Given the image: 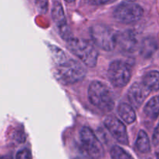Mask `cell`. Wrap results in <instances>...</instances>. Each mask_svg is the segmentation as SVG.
<instances>
[{"instance_id":"cell-21","label":"cell","mask_w":159,"mask_h":159,"mask_svg":"<svg viewBox=\"0 0 159 159\" xmlns=\"http://www.w3.org/2000/svg\"><path fill=\"white\" fill-rule=\"evenodd\" d=\"M152 142L154 146H159V124L154 129L152 137Z\"/></svg>"},{"instance_id":"cell-6","label":"cell","mask_w":159,"mask_h":159,"mask_svg":"<svg viewBox=\"0 0 159 159\" xmlns=\"http://www.w3.org/2000/svg\"><path fill=\"white\" fill-rule=\"evenodd\" d=\"M143 15V10L134 2H125L119 4L113 12V16L123 24H132L140 20Z\"/></svg>"},{"instance_id":"cell-14","label":"cell","mask_w":159,"mask_h":159,"mask_svg":"<svg viewBox=\"0 0 159 159\" xmlns=\"http://www.w3.org/2000/svg\"><path fill=\"white\" fill-rule=\"evenodd\" d=\"M143 84L151 91L159 90V71L152 70L146 73L143 78Z\"/></svg>"},{"instance_id":"cell-1","label":"cell","mask_w":159,"mask_h":159,"mask_svg":"<svg viewBox=\"0 0 159 159\" xmlns=\"http://www.w3.org/2000/svg\"><path fill=\"white\" fill-rule=\"evenodd\" d=\"M55 76L64 85H70L80 81L86 76V70L80 62L67 58L56 64Z\"/></svg>"},{"instance_id":"cell-18","label":"cell","mask_w":159,"mask_h":159,"mask_svg":"<svg viewBox=\"0 0 159 159\" xmlns=\"http://www.w3.org/2000/svg\"><path fill=\"white\" fill-rule=\"evenodd\" d=\"M34 3L38 11L42 14H45L48 11V0H34Z\"/></svg>"},{"instance_id":"cell-20","label":"cell","mask_w":159,"mask_h":159,"mask_svg":"<svg viewBox=\"0 0 159 159\" xmlns=\"http://www.w3.org/2000/svg\"><path fill=\"white\" fill-rule=\"evenodd\" d=\"M88 4L92 6H102L105 5V4L113 2L116 0H84Z\"/></svg>"},{"instance_id":"cell-8","label":"cell","mask_w":159,"mask_h":159,"mask_svg":"<svg viewBox=\"0 0 159 159\" xmlns=\"http://www.w3.org/2000/svg\"><path fill=\"white\" fill-rule=\"evenodd\" d=\"M52 17L53 21H54L56 27H57L59 34L65 40L66 42H68L69 40L73 38L72 31L70 30V27L67 24L65 13H64V10L62 8V4L58 2V1L54 2L52 5Z\"/></svg>"},{"instance_id":"cell-10","label":"cell","mask_w":159,"mask_h":159,"mask_svg":"<svg viewBox=\"0 0 159 159\" xmlns=\"http://www.w3.org/2000/svg\"><path fill=\"white\" fill-rule=\"evenodd\" d=\"M116 45L124 52L130 53L135 51L137 40L134 32L126 30L116 33Z\"/></svg>"},{"instance_id":"cell-22","label":"cell","mask_w":159,"mask_h":159,"mask_svg":"<svg viewBox=\"0 0 159 159\" xmlns=\"http://www.w3.org/2000/svg\"><path fill=\"white\" fill-rule=\"evenodd\" d=\"M0 159H13V157L11 155L7 154V155H3L2 157H0Z\"/></svg>"},{"instance_id":"cell-12","label":"cell","mask_w":159,"mask_h":159,"mask_svg":"<svg viewBox=\"0 0 159 159\" xmlns=\"http://www.w3.org/2000/svg\"><path fill=\"white\" fill-rule=\"evenodd\" d=\"M157 49V42L152 37L145 38L142 41L140 48V55L145 59L151 57Z\"/></svg>"},{"instance_id":"cell-26","label":"cell","mask_w":159,"mask_h":159,"mask_svg":"<svg viewBox=\"0 0 159 159\" xmlns=\"http://www.w3.org/2000/svg\"><path fill=\"white\" fill-rule=\"evenodd\" d=\"M158 97H159V95H158Z\"/></svg>"},{"instance_id":"cell-2","label":"cell","mask_w":159,"mask_h":159,"mask_svg":"<svg viewBox=\"0 0 159 159\" xmlns=\"http://www.w3.org/2000/svg\"><path fill=\"white\" fill-rule=\"evenodd\" d=\"M88 94L90 102L101 111L108 112L114 108V99L111 91L102 82L94 80L91 83Z\"/></svg>"},{"instance_id":"cell-17","label":"cell","mask_w":159,"mask_h":159,"mask_svg":"<svg viewBox=\"0 0 159 159\" xmlns=\"http://www.w3.org/2000/svg\"><path fill=\"white\" fill-rule=\"evenodd\" d=\"M110 154L112 159H134L130 154L126 152L121 147L113 146L110 151Z\"/></svg>"},{"instance_id":"cell-24","label":"cell","mask_w":159,"mask_h":159,"mask_svg":"<svg viewBox=\"0 0 159 159\" xmlns=\"http://www.w3.org/2000/svg\"><path fill=\"white\" fill-rule=\"evenodd\" d=\"M126 2H134V1H136V0H126Z\"/></svg>"},{"instance_id":"cell-9","label":"cell","mask_w":159,"mask_h":159,"mask_svg":"<svg viewBox=\"0 0 159 159\" xmlns=\"http://www.w3.org/2000/svg\"><path fill=\"white\" fill-rule=\"evenodd\" d=\"M104 124L108 132L119 143L123 145H127L129 143L126 126L118 118L113 116H107L104 121Z\"/></svg>"},{"instance_id":"cell-3","label":"cell","mask_w":159,"mask_h":159,"mask_svg":"<svg viewBox=\"0 0 159 159\" xmlns=\"http://www.w3.org/2000/svg\"><path fill=\"white\" fill-rule=\"evenodd\" d=\"M66 42L69 49L87 66L93 68L97 65L98 52L89 41L73 37Z\"/></svg>"},{"instance_id":"cell-4","label":"cell","mask_w":159,"mask_h":159,"mask_svg":"<svg viewBox=\"0 0 159 159\" xmlns=\"http://www.w3.org/2000/svg\"><path fill=\"white\" fill-rule=\"evenodd\" d=\"M93 42L102 50L109 52L116 46V34L109 27L104 24H94L91 27Z\"/></svg>"},{"instance_id":"cell-5","label":"cell","mask_w":159,"mask_h":159,"mask_svg":"<svg viewBox=\"0 0 159 159\" xmlns=\"http://www.w3.org/2000/svg\"><path fill=\"white\" fill-rule=\"evenodd\" d=\"M131 68L129 64L121 60H115L109 65L108 77L110 83L116 88L126 86L131 79Z\"/></svg>"},{"instance_id":"cell-19","label":"cell","mask_w":159,"mask_h":159,"mask_svg":"<svg viewBox=\"0 0 159 159\" xmlns=\"http://www.w3.org/2000/svg\"><path fill=\"white\" fill-rule=\"evenodd\" d=\"M16 159H33L31 152L27 148L20 150L17 152L16 155Z\"/></svg>"},{"instance_id":"cell-7","label":"cell","mask_w":159,"mask_h":159,"mask_svg":"<svg viewBox=\"0 0 159 159\" xmlns=\"http://www.w3.org/2000/svg\"><path fill=\"white\" fill-rule=\"evenodd\" d=\"M80 137L82 145L90 157L93 159H100L103 157L105 154L103 145L92 129L89 127H83L80 132Z\"/></svg>"},{"instance_id":"cell-15","label":"cell","mask_w":159,"mask_h":159,"mask_svg":"<svg viewBox=\"0 0 159 159\" xmlns=\"http://www.w3.org/2000/svg\"><path fill=\"white\" fill-rule=\"evenodd\" d=\"M143 111L148 117L152 119H157L159 116V97L155 96L150 99L143 108Z\"/></svg>"},{"instance_id":"cell-13","label":"cell","mask_w":159,"mask_h":159,"mask_svg":"<svg viewBox=\"0 0 159 159\" xmlns=\"http://www.w3.org/2000/svg\"><path fill=\"white\" fill-rule=\"evenodd\" d=\"M119 116L128 124H132L136 120V112L134 107L127 103H121L118 107Z\"/></svg>"},{"instance_id":"cell-23","label":"cell","mask_w":159,"mask_h":159,"mask_svg":"<svg viewBox=\"0 0 159 159\" xmlns=\"http://www.w3.org/2000/svg\"><path fill=\"white\" fill-rule=\"evenodd\" d=\"M66 2H69V3H71V2H73L75 0H65Z\"/></svg>"},{"instance_id":"cell-16","label":"cell","mask_w":159,"mask_h":159,"mask_svg":"<svg viewBox=\"0 0 159 159\" xmlns=\"http://www.w3.org/2000/svg\"><path fill=\"white\" fill-rule=\"evenodd\" d=\"M136 147L140 152L146 154L151 151V143L148 134L144 130H140L136 140Z\"/></svg>"},{"instance_id":"cell-25","label":"cell","mask_w":159,"mask_h":159,"mask_svg":"<svg viewBox=\"0 0 159 159\" xmlns=\"http://www.w3.org/2000/svg\"><path fill=\"white\" fill-rule=\"evenodd\" d=\"M157 158L159 159V151L157 152Z\"/></svg>"},{"instance_id":"cell-11","label":"cell","mask_w":159,"mask_h":159,"mask_svg":"<svg viewBox=\"0 0 159 159\" xmlns=\"http://www.w3.org/2000/svg\"><path fill=\"white\" fill-rule=\"evenodd\" d=\"M150 91L143 83H134L128 91V99L134 108H139L150 94Z\"/></svg>"}]
</instances>
